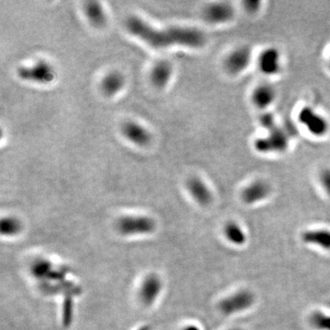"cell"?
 Segmentation results:
<instances>
[{
    "instance_id": "obj_1",
    "label": "cell",
    "mask_w": 330,
    "mask_h": 330,
    "mask_svg": "<svg viewBox=\"0 0 330 330\" xmlns=\"http://www.w3.org/2000/svg\"><path fill=\"white\" fill-rule=\"evenodd\" d=\"M126 26L131 33L153 48H165L172 44L200 48L205 45L206 41L205 33L195 28L171 27L159 29L136 16L128 18Z\"/></svg>"
},
{
    "instance_id": "obj_2",
    "label": "cell",
    "mask_w": 330,
    "mask_h": 330,
    "mask_svg": "<svg viewBox=\"0 0 330 330\" xmlns=\"http://www.w3.org/2000/svg\"><path fill=\"white\" fill-rule=\"evenodd\" d=\"M288 136L285 131L279 128H275L269 131L266 137L257 138L255 148L261 152H281L285 151L288 147Z\"/></svg>"
},
{
    "instance_id": "obj_3",
    "label": "cell",
    "mask_w": 330,
    "mask_h": 330,
    "mask_svg": "<svg viewBox=\"0 0 330 330\" xmlns=\"http://www.w3.org/2000/svg\"><path fill=\"white\" fill-rule=\"evenodd\" d=\"M18 76L23 80L40 83H48L54 80L55 72L45 61H39L31 66H21L17 70Z\"/></svg>"
},
{
    "instance_id": "obj_4",
    "label": "cell",
    "mask_w": 330,
    "mask_h": 330,
    "mask_svg": "<svg viewBox=\"0 0 330 330\" xmlns=\"http://www.w3.org/2000/svg\"><path fill=\"white\" fill-rule=\"evenodd\" d=\"M117 227L125 235L151 233L154 229V222L147 217L129 216L120 219Z\"/></svg>"
},
{
    "instance_id": "obj_5",
    "label": "cell",
    "mask_w": 330,
    "mask_h": 330,
    "mask_svg": "<svg viewBox=\"0 0 330 330\" xmlns=\"http://www.w3.org/2000/svg\"><path fill=\"white\" fill-rule=\"evenodd\" d=\"M254 301L255 297L252 293L242 290L222 300L220 303V309L226 315H231L248 309L253 304Z\"/></svg>"
},
{
    "instance_id": "obj_6",
    "label": "cell",
    "mask_w": 330,
    "mask_h": 330,
    "mask_svg": "<svg viewBox=\"0 0 330 330\" xmlns=\"http://www.w3.org/2000/svg\"><path fill=\"white\" fill-rule=\"evenodd\" d=\"M299 121L307 129L311 134L323 136L329 131L327 119L311 108H303L299 113Z\"/></svg>"
},
{
    "instance_id": "obj_7",
    "label": "cell",
    "mask_w": 330,
    "mask_h": 330,
    "mask_svg": "<svg viewBox=\"0 0 330 330\" xmlns=\"http://www.w3.org/2000/svg\"><path fill=\"white\" fill-rule=\"evenodd\" d=\"M251 52L247 46L235 49L225 59V68L229 74L238 75L247 68L250 62Z\"/></svg>"
},
{
    "instance_id": "obj_8",
    "label": "cell",
    "mask_w": 330,
    "mask_h": 330,
    "mask_svg": "<svg viewBox=\"0 0 330 330\" xmlns=\"http://www.w3.org/2000/svg\"><path fill=\"white\" fill-rule=\"evenodd\" d=\"M259 68L266 76L276 75L281 68V55L277 49L268 48L262 51L259 57Z\"/></svg>"
},
{
    "instance_id": "obj_9",
    "label": "cell",
    "mask_w": 330,
    "mask_h": 330,
    "mask_svg": "<svg viewBox=\"0 0 330 330\" xmlns=\"http://www.w3.org/2000/svg\"><path fill=\"white\" fill-rule=\"evenodd\" d=\"M204 16L210 23H224L234 17V8L230 4L221 2L214 3L205 8Z\"/></svg>"
},
{
    "instance_id": "obj_10",
    "label": "cell",
    "mask_w": 330,
    "mask_h": 330,
    "mask_svg": "<svg viewBox=\"0 0 330 330\" xmlns=\"http://www.w3.org/2000/svg\"><path fill=\"white\" fill-rule=\"evenodd\" d=\"M271 192V188L265 182L258 180L251 183L243 190L242 199L247 204H254L265 199Z\"/></svg>"
},
{
    "instance_id": "obj_11",
    "label": "cell",
    "mask_w": 330,
    "mask_h": 330,
    "mask_svg": "<svg viewBox=\"0 0 330 330\" xmlns=\"http://www.w3.org/2000/svg\"><path fill=\"white\" fill-rule=\"evenodd\" d=\"M121 131L125 137L137 145H146L151 139V135L142 126L134 121H127L122 125Z\"/></svg>"
},
{
    "instance_id": "obj_12",
    "label": "cell",
    "mask_w": 330,
    "mask_h": 330,
    "mask_svg": "<svg viewBox=\"0 0 330 330\" xmlns=\"http://www.w3.org/2000/svg\"><path fill=\"white\" fill-rule=\"evenodd\" d=\"M188 191L192 194L193 199L202 206L208 205L212 201V194L206 184L198 178L192 177L187 181Z\"/></svg>"
},
{
    "instance_id": "obj_13",
    "label": "cell",
    "mask_w": 330,
    "mask_h": 330,
    "mask_svg": "<svg viewBox=\"0 0 330 330\" xmlns=\"http://www.w3.org/2000/svg\"><path fill=\"white\" fill-rule=\"evenodd\" d=\"M162 290V282L156 275H150L144 280L140 288V298L146 304H151L156 300Z\"/></svg>"
},
{
    "instance_id": "obj_14",
    "label": "cell",
    "mask_w": 330,
    "mask_h": 330,
    "mask_svg": "<svg viewBox=\"0 0 330 330\" xmlns=\"http://www.w3.org/2000/svg\"><path fill=\"white\" fill-rule=\"evenodd\" d=\"M275 98V90L268 83H262L255 88L251 99L259 109H266L273 104Z\"/></svg>"
},
{
    "instance_id": "obj_15",
    "label": "cell",
    "mask_w": 330,
    "mask_h": 330,
    "mask_svg": "<svg viewBox=\"0 0 330 330\" xmlns=\"http://www.w3.org/2000/svg\"><path fill=\"white\" fill-rule=\"evenodd\" d=\"M172 74V66L167 61H160L151 70V80L156 87H164Z\"/></svg>"
},
{
    "instance_id": "obj_16",
    "label": "cell",
    "mask_w": 330,
    "mask_h": 330,
    "mask_svg": "<svg viewBox=\"0 0 330 330\" xmlns=\"http://www.w3.org/2000/svg\"><path fill=\"white\" fill-rule=\"evenodd\" d=\"M302 241L330 250V231L325 229L307 230L302 235Z\"/></svg>"
},
{
    "instance_id": "obj_17",
    "label": "cell",
    "mask_w": 330,
    "mask_h": 330,
    "mask_svg": "<svg viewBox=\"0 0 330 330\" xmlns=\"http://www.w3.org/2000/svg\"><path fill=\"white\" fill-rule=\"evenodd\" d=\"M84 11L90 22L96 27H102L106 23L103 7L97 1H86L83 5Z\"/></svg>"
},
{
    "instance_id": "obj_18",
    "label": "cell",
    "mask_w": 330,
    "mask_h": 330,
    "mask_svg": "<svg viewBox=\"0 0 330 330\" xmlns=\"http://www.w3.org/2000/svg\"><path fill=\"white\" fill-rule=\"evenodd\" d=\"M123 83V76L117 72H111L104 77L101 88L106 95L112 96L121 89Z\"/></svg>"
},
{
    "instance_id": "obj_19",
    "label": "cell",
    "mask_w": 330,
    "mask_h": 330,
    "mask_svg": "<svg viewBox=\"0 0 330 330\" xmlns=\"http://www.w3.org/2000/svg\"><path fill=\"white\" fill-rule=\"evenodd\" d=\"M224 232L227 240L233 244L242 245L246 241V235L244 233V231L238 224L234 222H230L226 225Z\"/></svg>"
},
{
    "instance_id": "obj_20",
    "label": "cell",
    "mask_w": 330,
    "mask_h": 330,
    "mask_svg": "<svg viewBox=\"0 0 330 330\" xmlns=\"http://www.w3.org/2000/svg\"><path fill=\"white\" fill-rule=\"evenodd\" d=\"M310 323L318 330H330V316L322 312H314L310 316Z\"/></svg>"
},
{
    "instance_id": "obj_21",
    "label": "cell",
    "mask_w": 330,
    "mask_h": 330,
    "mask_svg": "<svg viewBox=\"0 0 330 330\" xmlns=\"http://www.w3.org/2000/svg\"><path fill=\"white\" fill-rule=\"evenodd\" d=\"M21 223L14 218L3 219L1 222V232L4 235H14L21 230Z\"/></svg>"
},
{
    "instance_id": "obj_22",
    "label": "cell",
    "mask_w": 330,
    "mask_h": 330,
    "mask_svg": "<svg viewBox=\"0 0 330 330\" xmlns=\"http://www.w3.org/2000/svg\"><path fill=\"white\" fill-rule=\"evenodd\" d=\"M261 126L266 129L267 131H272L276 128V124H275V118L274 116L270 113L267 114H263L260 118Z\"/></svg>"
},
{
    "instance_id": "obj_23",
    "label": "cell",
    "mask_w": 330,
    "mask_h": 330,
    "mask_svg": "<svg viewBox=\"0 0 330 330\" xmlns=\"http://www.w3.org/2000/svg\"><path fill=\"white\" fill-rule=\"evenodd\" d=\"M319 181L321 186H323L324 190L330 196V169H325L319 174Z\"/></svg>"
},
{
    "instance_id": "obj_24",
    "label": "cell",
    "mask_w": 330,
    "mask_h": 330,
    "mask_svg": "<svg viewBox=\"0 0 330 330\" xmlns=\"http://www.w3.org/2000/svg\"><path fill=\"white\" fill-rule=\"evenodd\" d=\"M259 2H256V1H247L245 2V7L247 8L248 11L249 12H253V11H256L259 7Z\"/></svg>"
},
{
    "instance_id": "obj_25",
    "label": "cell",
    "mask_w": 330,
    "mask_h": 330,
    "mask_svg": "<svg viewBox=\"0 0 330 330\" xmlns=\"http://www.w3.org/2000/svg\"><path fill=\"white\" fill-rule=\"evenodd\" d=\"M200 330L198 328H196L195 326H189V327H187V328H186L185 330Z\"/></svg>"
},
{
    "instance_id": "obj_26",
    "label": "cell",
    "mask_w": 330,
    "mask_h": 330,
    "mask_svg": "<svg viewBox=\"0 0 330 330\" xmlns=\"http://www.w3.org/2000/svg\"></svg>"
},
{
    "instance_id": "obj_27",
    "label": "cell",
    "mask_w": 330,
    "mask_h": 330,
    "mask_svg": "<svg viewBox=\"0 0 330 330\" xmlns=\"http://www.w3.org/2000/svg\"></svg>"
}]
</instances>
